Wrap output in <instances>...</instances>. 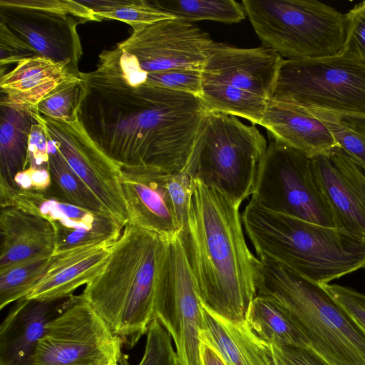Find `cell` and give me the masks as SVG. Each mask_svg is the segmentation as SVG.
Listing matches in <instances>:
<instances>
[{"mask_svg":"<svg viewBox=\"0 0 365 365\" xmlns=\"http://www.w3.org/2000/svg\"><path fill=\"white\" fill-rule=\"evenodd\" d=\"M251 195V200L272 212L335 227L315 181L311 158L278 141L267 145Z\"/></svg>","mask_w":365,"mask_h":365,"instance_id":"9","label":"cell"},{"mask_svg":"<svg viewBox=\"0 0 365 365\" xmlns=\"http://www.w3.org/2000/svg\"><path fill=\"white\" fill-rule=\"evenodd\" d=\"M48 169L52 180L50 189L54 192L83 208L108 213L50 140Z\"/></svg>","mask_w":365,"mask_h":365,"instance_id":"30","label":"cell"},{"mask_svg":"<svg viewBox=\"0 0 365 365\" xmlns=\"http://www.w3.org/2000/svg\"><path fill=\"white\" fill-rule=\"evenodd\" d=\"M274 352H275V355H276V364L277 365H284V364L282 362V361L279 359V356H277L275 350H274Z\"/></svg>","mask_w":365,"mask_h":365,"instance_id":"44","label":"cell"},{"mask_svg":"<svg viewBox=\"0 0 365 365\" xmlns=\"http://www.w3.org/2000/svg\"><path fill=\"white\" fill-rule=\"evenodd\" d=\"M116 241L53 253L46 274L26 297L47 299L73 294L102 270Z\"/></svg>","mask_w":365,"mask_h":365,"instance_id":"21","label":"cell"},{"mask_svg":"<svg viewBox=\"0 0 365 365\" xmlns=\"http://www.w3.org/2000/svg\"><path fill=\"white\" fill-rule=\"evenodd\" d=\"M84 89L83 78L65 83L46 96L38 104L36 110L44 117L65 122L73 121L78 118V110Z\"/></svg>","mask_w":365,"mask_h":365,"instance_id":"33","label":"cell"},{"mask_svg":"<svg viewBox=\"0 0 365 365\" xmlns=\"http://www.w3.org/2000/svg\"><path fill=\"white\" fill-rule=\"evenodd\" d=\"M346 27L342 54L365 63V1L345 14Z\"/></svg>","mask_w":365,"mask_h":365,"instance_id":"35","label":"cell"},{"mask_svg":"<svg viewBox=\"0 0 365 365\" xmlns=\"http://www.w3.org/2000/svg\"><path fill=\"white\" fill-rule=\"evenodd\" d=\"M270 100L305 109L365 115V63L342 53L284 59Z\"/></svg>","mask_w":365,"mask_h":365,"instance_id":"8","label":"cell"},{"mask_svg":"<svg viewBox=\"0 0 365 365\" xmlns=\"http://www.w3.org/2000/svg\"><path fill=\"white\" fill-rule=\"evenodd\" d=\"M0 205L15 207L48 220L55 232V252L116 241L123 227L108 213L89 210L65 200L50 188L19 190L0 181Z\"/></svg>","mask_w":365,"mask_h":365,"instance_id":"13","label":"cell"},{"mask_svg":"<svg viewBox=\"0 0 365 365\" xmlns=\"http://www.w3.org/2000/svg\"><path fill=\"white\" fill-rule=\"evenodd\" d=\"M35 57H39L35 51L4 23L0 22L1 68Z\"/></svg>","mask_w":365,"mask_h":365,"instance_id":"37","label":"cell"},{"mask_svg":"<svg viewBox=\"0 0 365 365\" xmlns=\"http://www.w3.org/2000/svg\"><path fill=\"white\" fill-rule=\"evenodd\" d=\"M31 113L68 165L124 228L128 222L120 167L88 135L79 119L58 120Z\"/></svg>","mask_w":365,"mask_h":365,"instance_id":"12","label":"cell"},{"mask_svg":"<svg viewBox=\"0 0 365 365\" xmlns=\"http://www.w3.org/2000/svg\"><path fill=\"white\" fill-rule=\"evenodd\" d=\"M272 345L284 365H331L310 347Z\"/></svg>","mask_w":365,"mask_h":365,"instance_id":"40","label":"cell"},{"mask_svg":"<svg viewBox=\"0 0 365 365\" xmlns=\"http://www.w3.org/2000/svg\"><path fill=\"white\" fill-rule=\"evenodd\" d=\"M153 3L173 18L189 22L211 20L234 24L246 16L242 4L234 0H157Z\"/></svg>","mask_w":365,"mask_h":365,"instance_id":"28","label":"cell"},{"mask_svg":"<svg viewBox=\"0 0 365 365\" xmlns=\"http://www.w3.org/2000/svg\"><path fill=\"white\" fill-rule=\"evenodd\" d=\"M0 22L31 47L39 57L56 63H68L78 70L82 47L77 17L0 1Z\"/></svg>","mask_w":365,"mask_h":365,"instance_id":"16","label":"cell"},{"mask_svg":"<svg viewBox=\"0 0 365 365\" xmlns=\"http://www.w3.org/2000/svg\"><path fill=\"white\" fill-rule=\"evenodd\" d=\"M170 173L148 165L120 167V180L130 224L166 240L180 237L167 181Z\"/></svg>","mask_w":365,"mask_h":365,"instance_id":"17","label":"cell"},{"mask_svg":"<svg viewBox=\"0 0 365 365\" xmlns=\"http://www.w3.org/2000/svg\"><path fill=\"white\" fill-rule=\"evenodd\" d=\"M267 148L255 125H247L235 116L207 112L185 172L240 205L252 195Z\"/></svg>","mask_w":365,"mask_h":365,"instance_id":"6","label":"cell"},{"mask_svg":"<svg viewBox=\"0 0 365 365\" xmlns=\"http://www.w3.org/2000/svg\"><path fill=\"white\" fill-rule=\"evenodd\" d=\"M200 359L202 365H227L215 349L202 342L200 345Z\"/></svg>","mask_w":365,"mask_h":365,"instance_id":"42","label":"cell"},{"mask_svg":"<svg viewBox=\"0 0 365 365\" xmlns=\"http://www.w3.org/2000/svg\"><path fill=\"white\" fill-rule=\"evenodd\" d=\"M82 72L68 63L35 57L19 62L1 75L0 105L37 111L38 104L61 85L82 79Z\"/></svg>","mask_w":365,"mask_h":365,"instance_id":"20","label":"cell"},{"mask_svg":"<svg viewBox=\"0 0 365 365\" xmlns=\"http://www.w3.org/2000/svg\"><path fill=\"white\" fill-rule=\"evenodd\" d=\"M215 41L191 22L170 18L150 24L117 46L147 73L173 69L202 71Z\"/></svg>","mask_w":365,"mask_h":365,"instance_id":"14","label":"cell"},{"mask_svg":"<svg viewBox=\"0 0 365 365\" xmlns=\"http://www.w3.org/2000/svg\"><path fill=\"white\" fill-rule=\"evenodd\" d=\"M0 233V271L54 253L51 223L30 212L11 206L1 207Z\"/></svg>","mask_w":365,"mask_h":365,"instance_id":"22","label":"cell"},{"mask_svg":"<svg viewBox=\"0 0 365 365\" xmlns=\"http://www.w3.org/2000/svg\"><path fill=\"white\" fill-rule=\"evenodd\" d=\"M322 285L354 322L365 331V294L341 285Z\"/></svg>","mask_w":365,"mask_h":365,"instance_id":"36","label":"cell"},{"mask_svg":"<svg viewBox=\"0 0 365 365\" xmlns=\"http://www.w3.org/2000/svg\"><path fill=\"white\" fill-rule=\"evenodd\" d=\"M52 255L26 261L0 271V309L27 297L32 292L48 271Z\"/></svg>","mask_w":365,"mask_h":365,"instance_id":"32","label":"cell"},{"mask_svg":"<svg viewBox=\"0 0 365 365\" xmlns=\"http://www.w3.org/2000/svg\"><path fill=\"white\" fill-rule=\"evenodd\" d=\"M240 206L194 180L187 226L180 235L202 305L236 323L246 322L260 268L247 245Z\"/></svg>","mask_w":365,"mask_h":365,"instance_id":"2","label":"cell"},{"mask_svg":"<svg viewBox=\"0 0 365 365\" xmlns=\"http://www.w3.org/2000/svg\"><path fill=\"white\" fill-rule=\"evenodd\" d=\"M100 365H119V362L115 359L108 360Z\"/></svg>","mask_w":365,"mask_h":365,"instance_id":"43","label":"cell"},{"mask_svg":"<svg viewBox=\"0 0 365 365\" xmlns=\"http://www.w3.org/2000/svg\"><path fill=\"white\" fill-rule=\"evenodd\" d=\"M90 9L96 21L118 20L137 31L155 22L173 18L158 8L153 1L91 0L80 1Z\"/></svg>","mask_w":365,"mask_h":365,"instance_id":"29","label":"cell"},{"mask_svg":"<svg viewBox=\"0 0 365 365\" xmlns=\"http://www.w3.org/2000/svg\"><path fill=\"white\" fill-rule=\"evenodd\" d=\"M48 160L49 140L43 127L35 120L29 136L26 168L48 169Z\"/></svg>","mask_w":365,"mask_h":365,"instance_id":"39","label":"cell"},{"mask_svg":"<svg viewBox=\"0 0 365 365\" xmlns=\"http://www.w3.org/2000/svg\"><path fill=\"white\" fill-rule=\"evenodd\" d=\"M127 224L102 269L81 294L128 348L146 334L168 242Z\"/></svg>","mask_w":365,"mask_h":365,"instance_id":"3","label":"cell"},{"mask_svg":"<svg viewBox=\"0 0 365 365\" xmlns=\"http://www.w3.org/2000/svg\"><path fill=\"white\" fill-rule=\"evenodd\" d=\"M81 75L85 89L78 117L107 155L120 167L185 172L207 113L200 97L127 81L110 49L101 52L95 70Z\"/></svg>","mask_w":365,"mask_h":365,"instance_id":"1","label":"cell"},{"mask_svg":"<svg viewBox=\"0 0 365 365\" xmlns=\"http://www.w3.org/2000/svg\"><path fill=\"white\" fill-rule=\"evenodd\" d=\"M207 112L239 116L260 124L269 100L255 93L218 83H203L200 96Z\"/></svg>","mask_w":365,"mask_h":365,"instance_id":"27","label":"cell"},{"mask_svg":"<svg viewBox=\"0 0 365 365\" xmlns=\"http://www.w3.org/2000/svg\"><path fill=\"white\" fill-rule=\"evenodd\" d=\"M14 5L40 9L63 14L71 15L82 19L84 22L95 21L90 9L80 1L71 0H9Z\"/></svg>","mask_w":365,"mask_h":365,"instance_id":"38","label":"cell"},{"mask_svg":"<svg viewBox=\"0 0 365 365\" xmlns=\"http://www.w3.org/2000/svg\"><path fill=\"white\" fill-rule=\"evenodd\" d=\"M311 165L335 227L365 237V170L339 146L311 158Z\"/></svg>","mask_w":365,"mask_h":365,"instance_id":"15","label":"cell"},{"mask_svg":"<svg viewBox=\"0 0 365 365\" xmlns=\"http://www.w3.org/2000/svg\"><path fill=\"white\" fill-rule=\"evenodd\" d=\"M306 110L328 127L337 145L365 170V115Z\"/></svg>","mask_w":365,"mask_h":365,"instance_id":"31","label":"cell"},{"mask_svg":"<svg viewBox=\"0 0 365 365\" xmlns=\"http://www.w3.org/2000/svg\"><path fill=\"white\" fill-rule=\"evenodd\" d=\"M264 47L287 60L331 56L343 51L346 17L317 0H243Z\"/></svg>","mask_w":365,"mask_h":365,"instance_id":"7","label":"cell"},{"mask_svg":"<svg viewBox=\"0 0 365 365\" xmlns=\"http://www.w3.org/2000/svg\"><path fill=\"white\" fill-rule=\"evenodd\" d=\"M153 319L170 335L181 365H202L200 333L202 305L180 237L168 242L156 289Z\"/></svg>","mask_w":365,"mask_h":365,"instance_id":"11","label":"cell"},{"mask_svg":"<svg viewBox=\"0 0 365 365\" xmlns=\"http://www.w3.org/2000/svg\"><path fill=\"white\" fill-rule=\"evenodd\" d=\"M123 344L81 295L55 318L39 341L30 365L125 363Z\"/></svg>","mask_w":365,"mask_h":365,"instance_id":"10","label":"cell"},{"mask_svg":"<svg viewBox=\"0 0 365 365\" xmlns=\"http://www.w3.org/2000/svg\"><path fill=\"white\" fill-rule=\"evenodd\" d=\"M283 60L264 46L240 48L215 43L202 70V81L227 85L269 101Z\"/></svg>","mask_w":365,"mask_h":365,"instance_id":"18","label":"cell"},{"mask_svg":"<svg viewBox=\"0 0 365 365\" xmlns=\"http://www.w3.org/2000/svg\"><path fill=\"white\" fill-rule=\"evenodd\" d=\"M246 322L261 340L272 344L309 347L295 322L274 299L257 295L249 308Z\"/></svg>","mask_w":365,"mask_h":365,"instance_id":"26","label":"cell"},{"mask_svg":"<svg viewBox=\"0 0 365 365\" xmlns=\"http://www.w3.org/2000/svg\"><path fill=\"white\" fill-rule=\"evenodd\" d=\"M242 221L259 259L279 262L319 284L365 267V237L274 212L252 200Z\"/></svg>","mask_w":365,"mask_h":365,"instance_id":"4","label":"cell"},{"mask_svg":"<svg viewBox=\"0 0 365 365\" xmlns=\"http://www.w3.org/2000/svg\"><path fill=\"white\" fill-rule=\"evenodd\" d=\"M274 140L310 158L338 146L328 127L299 106L269 100L260 122Z\"/></svg>","mask_w":365,"mask_h":365,"instance_id":"23","label":"cell"},{"mask_svg":"<svg viewBox=\"0 0 365 365\" xmlns=\"http://www.w3.org/2000/svg\"><path fill=\"white\" fill-rule=\"evenodd\" d=\"M257 295L277 301L331 365H365V331L327 292L290 268L259 259Z\"/></svg>","mask_w":365,"mask_h":365,"instance_id":"5","label":"cell"},{"mask_svg":"<svg viewBox=\"0 0 365 365\" xmlns=\"http://www.w3.org/2000/svg\"><path fill=\"white\" fill-rule=\"evenodd\" d=\"M0 106V180L13 187L16 175L27 168L29 140L35 120L29 110Z\"/></svg>","mask_w":365,"mask_h":365,"instance_id":"25","label":"cell"},{"mask_svg":"<svg viewBox=\"0 0 365 365\" xmlns=\"http://www.w3.org/2000/svg\"><path fill=\"white\" fill-rule=\"evenodd\" d=\"M52 184L48 169L28 168L16 175L13 187L19 190L43 192Z\"/></svg>","mask_w":365,"mask_h":365,"instance_id":"41","label":"cell"},{"mask_svg":"<svg viewBox=\"0 0 365 365\" xmlns=\"http://www.w3.org/2000/svg\"><path fill=\"white\" fill-rule=\"evenodd\" d=\"M138 365H181L170 335L156 319L148 327L144 353Z\"/></svg>","mask_w":365,"mask_h":365,"instance_id":"34","label":"cell"},{"mask_svg":"<svg viewBox=\"0 0 365 365\" xmlns=\"http://www.w3.org/2000/svg\"><path fill=\"white\" fill-rule=\"evenodd\" d=\"M78 296L16 301L0 326V365H30L48 325Z\"/></svg>","mask_w":365,"mask_h":365,"instance_id":"19","label":"cell"},{"mask_svg":"<svg viewBox=\"0 0 365 365\" xmlns=\"http://www.w3.org/2000/svg\"><path fill=\"white\" fill-rule=\"evenodd\" d=\"M200 338L215 349L227 365H277L272 344L257 337L247 322H231L203 305Z\"/></svg>","mask_w":365,"mask_h":365,"instance_id":"24","label":"cell"}]
</instances>
